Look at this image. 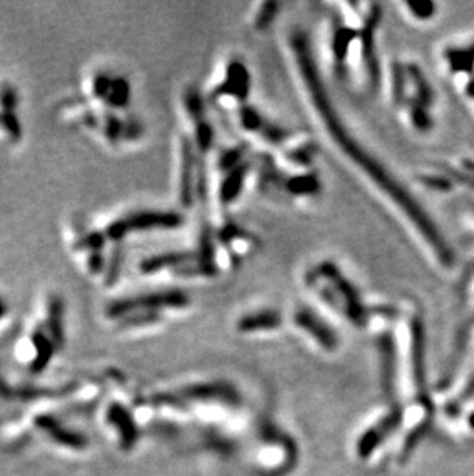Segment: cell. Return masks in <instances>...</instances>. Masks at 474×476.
Here are the masks:
<instances>
[{
  "instance_id": "cell-1",
  "label": "cell",
  "mask_w": 474,
  "mask_h": 476,
  "mask_svg": "<svg viewBox=\"0 0 474 476\" xmlns=\"http://www.w3.org/2000/svg\"><path fill=\"white\" fill-rule=\"evenodd\" d=\"M291 48L306 91H308L313 105H315L319 118L322 119L324 127L326 128L331 139L341 147V150L348 158L353 159V162L359 169L363 170L365 175L371 181L376 182V185L383 193H387L397 207H400L403 215L413 222L416 230L428 242V246L433 248V252L438 255L439 261L445 267H451L454 263V253L450 244L447 242L444 235L440 233L438 225L427 215V211L420 207V204L416 201L413 195H409L405 186L400 182H397L396 177L390 175V171L373 154L365 150L363 145L359 144L353 138V134L348 133L347 127L343 125V122L339 118L335 107H332L330 94L324 87L322 79H320L308 39H306L302 31H297V33L291 36Z\"/></svg>"
},
{
  "instance_id": "cell-2",
  "label": "cell",
  "mask_w": 474,
  "mask_h": 476,
  "mask_svg": "<svg viewBox=\"0 0 474 476\" xmlns=\"http://www.w3.org/2000/svg\"><path fill=\"white\" fill-rule=\"evenodd\" d=\"M59 113L83 130L95 134L106 145L122 147L142 138V122L128 113H117L89 104L82 96L67 98L59 107Z\"/></svg>"
},
{
  "instance_id": "cell-3",
  "label": "cell",
  "mask_w": 474,
  "mask_h": 476,
  "mask_svg": "<svg viewBox=\"0 0 474 476\" xmlns=\"http://www.w3.org/2000/svg\"><path fill=\"white\" fill-rule=\"evenodd\" d=\"M82 98L105 110L128 113L133 89L126 76L119 74L104 65L89 69L82 79Z\"/></svg>"
},
{
  "instance_id": "cell-4",
  "label": "cell",
  "mask_w": 474,
  "mask_h": 476,
  "mask_svg": "<svg viewBox=\"0 0 474 476\" xmlns=\"http://www.w3.org/2000/svg\"><path fill=\"white\" fill-rule=\"evenodd\" d=\"M306 284L310 287L320 285L319 293L322 298L331 305L341 307V310L347 312L356 323L363 319V305L356 288L332 262H322L315 270H310Z\"/></svg>"
},
{
  "instance_id": "cell-5",
  "label": "cell",
  "mask_w": 474,
  "mask_h": 476,
  "mask_svg": "<svg viewBox=\"0 0 474 476\" xmlns=\"http://www.w3.org/2000/svg\"><path fill=\"white\" fill-rule=\"evenodd\" d=\"M183 224L182 215L176 211L160 210H136L114 217L104 227H100L106 241L113 246H122L125 237L150 230H172Z\"/></svg>"
},
{
  "instance_id": "cell-6",
  "label": "cell",
  "mask_w": 474,
  "mask_h": 476,
  "mask_svg": "<svg viewBox=\"0 0 474 476\" xmlns=\"http://www.w3.org/2000/svg\"><path fill=\"white\" fill-rule=\"evenodd\" d=\"M188 294L182 290H157L128 298L114 299L106 305V316L120 319L133 313H157L162 308H181L188 305Z\"/></svg>"
},
{
  "instance_id": "cell-7",
  "label": "cell",
  "mask_w": 474,
  "mask_h": 476,
  "mask_svg": "<svg viewBox=\"0 0 474 476\" xmlns=\"http://www.w3.org/2000/svg\"><path fill=\"white\" fill-rule=\"evenodd\" d=\"M21 91L10 80H0V142L16 147L23 140Z\"/></svg>"
},
{
  "instance_id": "cell-8",
  "label": "cell",
  "mask_w": 474,
  "mask_h": 476,
  "mask_svg": "<svg viewBox=\"0 0 474 476\" xmlns=\"http://www.w3.org/2000/svg\"><path fill=\"white\" fill-rule=\"evenodd\" d=\"M179 201L183 207H190L194 202V173H196V158L194 147L188 138L181 139L179 148Z\"/></svg>"
},
{
  "instance_id": "cell-9",
  "label": "cell",
  "mask_w": 474,
  "mask_h": 476,
  "mask_svg": "<svg viewBox=\"0 0 474 476\" xmlns=\"http://www.w3.org/2000/svg\"><path fill=\"white\" fill-rule=\"evenodd\" d=\"M199 259V255L196 252H166L155 255L150 257H145L144 261L139 263V273L142 274H157L162 273L163 270H172V272H179V270L190 266L194 261Z\"/></svg>"
},
{
  "instance_id": "cell-10",
  "label": "cell",
  "mask_w": 474,
  "mask_h": 476,
  "mask_svg": "<svg viewBox=\"0 0 474 476\" xmlns=\"http://www.w3.org/2000/svg\"><path fill=\"white\" fill-rule=\"evenodd\" d=\"M249 93V74L245 65L240 62L229 63L227 79L216 88L213 93L214 98H222V96H233L237 100L247 99Z\"/></svg>"
},
{
  "instance_id": "cell-11",
  "label": "cell",
  "mask_w": 474,
  "mask_h": 476,
  "mask_svg": "<svg viewBox=\"0 0 474 476\" xmlns=\"http://www.w3.org/2000/svg\"><path fill=\"white\" fill-rule=\"evenodd\" d=\"M294 321H296V324L299 327H302L304 330L313 334V336H315L324 347H326V349H332V347H335V334H332L330 327L326 325L316 313H313L306 307H302L294 314Z\"/></svg>"
},
{
  "instance_id": "cell-12",
  "label": "cell",
  "mask_w": 474,
  "mask_h": 476,
  "mask_svg": "<svg viewBox=\"0 0 474 476\" xmlns=\"http://www.w3.org/2000/svg\"><path fill=\"white\" fill-rule=\"evenodd\" d=\"M247 176H248V165L247 164H240L239 166H236L234 170L228 173L225 181L222 182V186H221L222 204L228 205V204H232L233 201H236L237 196L240 195Z\"/></svg>"
},
{
  "instance_id": "cell-13",
  "label": "cell",
  "mask_w": 474,
  "mask_h": 476,
  "mask_svg": "<svg viewBox=\"0 0 474 476\" xmlns=\"http://www.w3.org/2000/svg\"><path fill=\"white\" fill-rule=\"evenodd\" d=\"M356 37H357L356 31L348 27H342V25H339V27L335 28L331 48H332V56H335V62L339 68L343 67L345 59H347L348 56L350 45Z\"/></svg>"
},
{
  "instance_id": "cell-14",
  "label": "cell",
  "mask_w": 474,
  "mask_h": 476,
  "mask_svg": "<svg viewBox=\"0 0 474 476\" xmlns=\"http://www.w3.org/2000/svg\"><path fill=\"white\" fill-rule=\"evenodd\" d=\"M280 325V314L274 310H264L258 312L248 316L242 318L239 323V329L242 332H253V330H267L276 329Z\"/></svg>"
},
{
  "instance_id": "cell-15",
  "label": "cell",
  "mask_w": 474,
  "mask_h": 476,
  "mask_svg": "<svg viewBox=\"0 0 474 476\" xmlns=\"http://www.w3.org/2000/svg\"><path fill=\"white\" fill-rule=\"evenodd\" d=\"M407 76L411 79L416 87V100L420 102L422 105H425L427 108L433 104L434 93L433 88L430 85V82L427 80L425 74L422 73V69L418 65H409L407 67Z\"/></svg>"
},
{
  "instance_id": "cell-16",
  "label": "cell",
  "mask_w": 474,
  "mask_h": 476,
  "mask_svg": "<svg viewBox=\"0 0 474 476\" xmlns=\"http://www.w3.org/2000/svg\"><path fill=\"white\" fill-rule=\"evenodd\" d=\"M284 186L294 196L316 195L320 190V181L316 175H299L288 179Z\"/></svg>"
},
{
  "instance_id": "cell-17",
  "label": "cell",
  "mask_w": 474,
  "mask_h": 476,
  "mask_svg": "<svg viewBox=\"0 0 474 476\" xmlns=\"http://www.w3.org/2000/svg\"><path fill=\"white\" fill-rule=\"evenodd\" d=\"M453 72H471L474 68V43L466 48H451L445 53Z\"/></svg>"
},
{
  "instance_id": "cell-18",
  "label": "cell",
  "mask_w": 474,
  "mask_h": 476,
  "mask_svg": "<svg viewBox=\"0 0 474 476\" xmlns=\"http://www.w3.org/2000/svg\"><path fill=\"white\" fill-rule=\"evenodd\" d=\"M409 116H411L413 125L420 131H428L433 127V120L430 114H428V108L416 99H413L411 105H409Z\"/></svg>"
},
{
  "instance_id": "cell-19",
  "label": "cell",
  "mask_w": 474,
  "mask_h": 476,
  "mask_svg": "<svg viewBox=\"0 0 474 476\" xmlns=\"http://www.w3.org/2000/svg\"><path fill=\"white\" fill-rule=\"evenodd\" d=\"M279 8L280 5L276 2H267L262 5L259 14L254 21V27L258 30H267L273 23L274 19H276Z\"/></svg>"
},
{
  "instance_id": "cell-20",
  "label": "cell",
  "mask_w": 474,
  "mask_h": 476,
  "mask_svg": "<svg viewBox=\"0 0 474 476\" xmlns=\"http://www.w3.org/2000/svg\"><path fill=\"white\" fill-rule=\"evenodd\" d=\"M405 79L407 68H402L399 63L393 67V100L394 104H402L405 98Z\"/></svg>"
},
{
  "instance_id": "cell-21",
  "label": "cell",
  "mask_w": 474,
  "mask_h": 476,
  "mask_svg": "<svg viewBox=\"0 0 474 476\" xmlns=\"http://www.w3.org/2000/svg\"><path fill=\"white\" fill-rule=\"evenodd\" d=\"M265 119L251 107H243L240 110V124L248 131H260Z\"/></svg>"
},
{
  "instance_id": "cell-22",
  "label": "cell",
  "mask_w": 474,
  "mask_h": 476,
  "mask_svg": "<svg viewBox=\"0 0 474 476\" xmlns=\"http://www.w3.org/2000/svg\"><path fill=\"white\" fill-rule=\"evenodd\" d=\"M259 133L262 134V138L267 139L268 142L274 144V145H279V144L284 142V140L290 138V131H286V130H284V128H280L278 125H273L267 120L264 122V125H262Z\"/></svg>"
},
{
  "instance_id": "cell-23",
  "label": "cell",
  "mask_w": 474,
  "mask_h": 476,
  "mask_svg": "<svg viewBox=\"0 0 474 476\" xmlns=\"http://www.w3.org/2000/svg\"><path fill=\"white\" fill-rule=\"evenodd\" d=\"M315 154H316V147L315 145H305V147L297 148V150L291 151L290 154H288V158H290L291 162H294V164L302 165V166H308V165L313 164Z\"/></svg>"
},
{
  "instance_id": "cell-24",
  "label": "cell",
  "mask_w": 474,
  "mask_h": 476,
  "mask_svg": "<svg viewBox=\"0 0 474 476\" xmlns=\"http://www.w3.org/2000/svg\"><path fill=\"white\" fill-rule=\"evenodd\" d=\"M408 10L419 21H428L436 14V5L433 2H408Z\"/></svg>"
},
{
  "instance_id": "cell-25",
  "label": "cell",
  "mask_w": 474,
  "mask_h": 476,
  "mask_svg": "<svg viewBox=\"0 0 474 476\" xmlns=\"http://www.w3.org/2000/svg\"><path fill=\"white\" fill-rule=\"evenodd\" d=\"M243 160V150H239V148H234V150H229L227 153H223L221 156V169L223 171L229 173L232 170H234L236 166H239Z\"/></svg>"
},
{
  "instance_id": "cell-26",
  "label": "cell",
  "mask_w": 474,
  "mask_h": 476,
  "mask_svg": "<svg viewBox=\"0 0 474 476\" xmlns=\"http://www.w3.org/2000/svg\"><path fill=\"white\" fill-rule=\"evenodd\" d=\"M419 181L422 184H425L428 188H433V190H438V191L451 190V182L447 181L445 177H440V176H420Z\"/></svg>"
},
{
  "instance_id": "cell-27",
  "label": "cell",
  "mask_w": 474,
  "mask_h": 476,
  "mask_svg": "<svg viewBox=\"0 0 474 476\" xmlns=\"http://www.w3.org/2000/svg\"><path fill=\"white\" fill-rule=\"evenodd\" d=\"M6 312H8V305H6V301L0 296V318H3Z\"/></svg>"
},
{
  "instance_id": "cell-28",
  "label": "cell",
  "mask_w": 474,
  "mask_h": 476,
  "mask_svg": "<svg viewBox=\"0 0 474 476\" xmlns=\"http://www.w3.org/2000/svg\"><path fill=\"white\" fill-rule=\"evenodd\" d=\"M464 165H465L466 170L471 171V175H474V162H471V160H465Z\"/></svg>"
},
{
  "instance_id": "cell-29",
  "label": "cell",
  "mask_w": 474,
  "mask_h": 476,
  "mask_svg": "<svg viewBox=\"0 0 474 476\" xmlns=\"http://www.w3.org/2000/svg\"><path fill=\"white\" fill-rule=\"evenodd\" d=\"M469 94L473 96V98H474V80L470 82V85H469Z\"/></svg>"
},
{
  "instance_id": "cell-30",
  "label": "cell",
  "mask_w": 474,
  "mask_h": 476,
  "mask_svg": "<svg viewBox=\"0 0 474 476\" xmlns=\"http://www.w3.org/2000/svg\"><path fill=\"white\" fill-rule=\"evenodd\" d=\"M471 424L474 426V416H471Z\"/></svg>"
}]
</instances>
